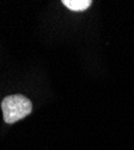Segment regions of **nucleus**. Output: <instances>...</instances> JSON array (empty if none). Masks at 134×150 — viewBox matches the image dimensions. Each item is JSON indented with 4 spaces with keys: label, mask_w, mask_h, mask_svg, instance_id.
Instances as JSON below:
<instances>
[{
    "label": "nucleus",
    "mask_w": 134,
    "mask_h": 150,
    "mask_svg": "<svg viewBox=\"0 0 134 150\" xmlns=\"http://www.w3.org/2000/svg\"><path fill=\"white\" fill-rule=\"evenodd\" d=\"M62 4L71 11L80 12V11H85L86 8H89L92 1L91 0H64Z\"/></svg>",
    "instance_id": "obj_2"
},
{
    "label": "nucleus",
    "mask_w": 134,
    "mask_h": 150,
    "mask_svg": "<svg viewBox=\"0 0 134 150\" xmlns=\"http://www.w3.org/2000/svg\"><path fill=\"white\" fill-rule=\"evenodd\" d=\"M4 121L7 124H15L25 117L32 110L31 101L24 95L13 94L6 96L1 102Z\"/></svg>",
    "instance_id": "obj_1"
}]
</instances>
